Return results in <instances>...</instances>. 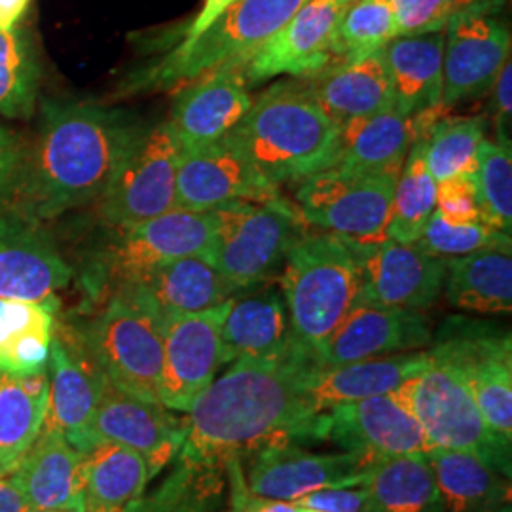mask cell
Returning <instances> with one entry per match:
<instances>
[{"mask_svg": "<svg viewBox=\"0 0 512 512\" xmlns=\"http://www.w3.org/2000/svg\"><path fill=\"white\" fill-rule=\"evenodd\" d=\"M313 366L293 344L279 357L234 361L186 412L181 461L215 465L274 440L304 437L315 418L308 393Z\"/></svg>", "mask_w": 512, "mask_h": 512, "instance_id": "1", "label": "cell"}, {"mask_svg": "<svg viewBox=\"0 0 512 512\" xmlns=\"http://www.w3.org/2000/svg\"><path fill=\"white\" fill-rule=\"evenodd\" d=\"M143 131V124L124 110L44 101L37 139L25 152L14 209L46 222L101 200Z\"/></svg>", "mask_w": 512, "mask_h": 512, "instance_id": "2", "label": "cell"}, {"mask_svg": "<svg viewBox=\"0 0 512 512\" xmlns=\"http://www.w3.org/2000/svg\"><path fill=\"white\" fill-rule=\"evenodd\" d=\"M338 133L308 82L281 80L262 92L222 141L279 186L334 164Z\"/></svg>", "mask_w": 512, "mask_h": 512, "instance_id": "3", "label": "cell"}, {"mask_svg": "<svg viewBox=\"0 0 512 512\" xmlns=\"http://www.w3.org/2000/svg\"><path fill=\"white\" fill-rule=\"evenodd\" d=\"M279 291L291 344L315 363L359 296V270L348 243L334 234H302L281 264Z\"/></svg>", "mask_w": 512, "mask_h": 512, "instance_id": "4", "label": "cell"}, {"mask_svg": "<svg viewBox=\"0 0 512 512\" xmlns=\"http://www.w3.org/2000/svg\"><path fill=\"white\" fill-rule=\"evenodd\" d=\"M429 353V366L389 391L391 399L418 421L433 448L471 452L511 480L512 440L484 420L458 366L437 348Z\"/></svg>", "mask_w": 512, "mask_h": 512, "instance_id": "5", "label": "cell"}, {"mask_svg": "<svg viewBox=\"0 0 512 512\" xmlns=\"http://www.w3.org/2000/svg\"><path fill=\"white\" fill-rule=\"evenodd\" d=\"M78 340L116 389L145 403L162 404L164 317L143 296L120 285Z\"/></svg>", "mask_w": 512, "mask_h": 512, "instance_id": "6", "label": "cell"}, {"mask_svg": "<svg viewBox=\"0 0 512 512\" xmlns=\"http://www.w3.org/2000/svg\"><path fill=\"white\" fill-rule=\"evenodd\" d=\"M308 0H238L203 35L179 44L133 86L171 90L222 67H243Z\"/></svg>", "mask_w": 512, "mask_h": 512, "instance_id": "7", "label": "cell"}, {"mask_svg": "<svg viewBox=\"0 0 512 512\" xmlns=\"http://www.w3.org/2000/svg\"><path fill=\"white\" fill-rule=\"evenodd\" d=\"M213 238L207 256L236 291L266 283L302 236L298 207L281 196L211 209Z\"/></svg>", "mask_w": 512, "mask_h": 512, "instance_id": "8", "label": "cell"}, {"mask_svg": "<svg viewBox=\"0 0 512 512\" xmlns=\"http://www.w3.org/2000/svg\"><path fill=\"white\" fill-rule=\"evenodd\" d=\"M395 177L368 175L330 165L296 190L302 219L357 243L387 239Z\"/></svg>", "mask_w": 512, "mask_h": 512, "instance_id": "9", "label": "cell"}, {"mask_svg": "<svg viewBox=\"0 0 512 512\" xmlns=\"http://www.w3.org/2000/svg\"><path fill=\"white\" fill-rule=\"evenodd\" d=\"M503 8L505 0H475L446 23L440 105L448 112L490 92L511 59V31Z\"/></svg>", "mask_w": 512, "mask_h": 512, "instance_id": "10", "label": "cell"}, {"mask_svg": "<svg viewBox=\"0 0 512 512\" xmlns=\"http://www.w3.org/2000/svg\"><path fill=\"white\" fill-rule=\"evenodd\" d=\"M181 152L169 120L145 129L101 196V219L118 230L173 211Z\"/></svg>", "mask_w": 512, "mask_h": 512, "instance_id": "11", "label": "cell"}, {"mask_svg": "<svg viewBox=\"0 0 512 512\" xmlns=\"http://www.w3.org/2000/svg\"><path fill=\"white\" fill-rule=\"evenodd\" d=\"M344 241L359 270L357 302L416 311L437 304L446 277L444 258L425 253L418 243L389 238L374 243Z\"/></svg>", "mask_w": 512, "mask_h": 512, "instance_id": "12", "label": "cell"}, {"mask_svg": "<svg viewBox=\"0 0 512 512\" xmlns=\"http://www.w3.org/2000/svg\"><path fill=\"white\" fill-rule=\"evenodd\" d=\"M304 437L330 440L376 465L384 459L427 454L433 446L418 421L389 393L332 406L311 420Z\"/></svg>", "mask_w": 512, "mask_h": 512, "instance_id": "13", "label": "cell"}, {"mask_svg": "<svg viewBox=\"0 0 512 512\" xmlns=\"http://www.w3.org/2000/svg\"><path fill=\"white\" fill-rule=\"evenodd\" d=\"M433 348L442 351L463 374L484 420L512 440V344L509 332L454 321Z\"/></svg>", "mask_w": 512, "mask_h": 512, "instance_id": "14", "label": "cell"}, {"mask_svg": "<svg viewBox=\"0 0 512 512\" xmlns=\"http://www.w3.org/2000/svg\"><path fill=\"white\" fill-rule=\"evenodd\" d=\"M184 437V421L175 418L164 404L139 401L105 378L80 452L99 442L122 444L147 461L148 478L152 480L179 456Z\"/></svg>", "mask_w": 512, "mask_h": 512, "instance_id": "15", "label": "cell"}, {"mask_svg": "<svg viewBox=\"0 0 512 512\" xmlns=\"http://www.w3.org/2000/svg\"><path fill=\"white\" fill-rule=\"evenodd\" d=\"M230 300L202 313L164 317L160 403L167 410L188 412L224 365L220 329Z\"/></svg>", "mask_w": 512, "mask_h": 512, "instance_id": "16", "label": "cell"}, {"mask_svg": "<svg viewBox=\"0 0 512 512\" xmlns=\"http://www.w3.org/2000/svg\"><path fill=\"white\" fill-rule=\"evenodd\" d=\"M372 467L355 452L311 454L287 440H274L258 448L245 486L260 499L296 501L327 488L363 486Z\"/></svg>", "mask_w": 512, "mask_h": 512, "instance_id": "17", "label": "cell"}, {"mask_svg": "<svg viewBox=\"0 0 512 512\" xmlns=\"http://www.w3.org/2000/svg\"><path fill=\"white\" fill-rule=\"evenodd\" d=\"M355 0H308L243 65L249 86L289 74L310 78L332 63L338 25Z\"/></svg>", "mask_w": 512, "mask_h": 512, "instance_id": "18", "label": "cell"}, {"mask_svg": "<svg viewBox=\"0 0 512 512\" xmlns=\"http://www.w3.org/2000/svg\"><path fill=\"white\" fill-rule=\"evenodd\" d=\"M73 277L44 222L16 209L0 213V298L46 302Z\"/></svg>", "mask_w": 512, "mask_h": 512, "instance_id": "19", "label": "cell"}, {"mask_svg": "<svg viewBox=\"0 0 512 512\" xmlns=\"http://www.w3.org/2000/svg\"><path fill=\"white\" fill-rule=\"evenodd\" d=\"M213 238L211 211L173 209L141 224L118 228L107 249V268L120 285L183 256L207 253Z\"/></svg>", "mask_w": 512, "mask_h": 512, "instance_id": "20", "label": "cell"}, {"mask_svg": "<svg viewBox=\"0 0 512 512\" xmlns=\"http://www.w3.org/2000/svg\"><path fill=\"white\" fill-rule=\"evenodd\" d=\"M277 196V186L224 141L181 152L175 209L211 211L226 203L268 202Z\"/></svg>", "mask_w": 512, "mask_h": 512, "instance_id": "21", "label": "cell"}, {"mask_svg": "<svg viewBox=\"0 0 512 512\" xmlns=\"http://www.w3.org/2000/svg\"><path fill=\"white\" fill-rule=\"evenodd\" d=\"M431 342V323L423 311L355 302L346 319L319 351L315 365H344L421 351Z\"/></svg>", "mask_w": 512, "mask_h": 512, "instance_id": "22", "label": "cell"}, {"mask_svg": "<svg viewBox=\"0 0 512 512\" xmlns=\"http://www.w3.org/2000/svg\"><path fill=\"white\" fill-rule=\"evenodd\" d=\"M253 107L243 67H222L181 88L171 110V126L183 150L222 141Z\"/></svg>", "mask_w": 512, "mask_h": 512, "instance_id": "23", "label": "cell"}, {"mask_svg": "<svg viewBox=\"0 0 512 512\" xmlns=\"http://www.w3.org/2000/svg\"><path fill=\"white\" fill-rule=\"evenodd\" d=\"M48 410L42 427L61 431L80 452L99 403L105 376L80 340L55 327L48 359Z\"/></svg>", "mask_w": 512, "mask_h": 512, "instance_id": "24", "label": "cell"}, {"mask_svg": "<svg viewBox=\"0 0 512 512\" xmlns=\"http://www.w3.org/2000/svg\"><path fill=\"white\" fill-rule=\"evenodd\" d=\"M122 285L143 296L162 317L202 313L238 293L207 253L171 260Z\"/></svg>", "mask_w": 512, "mask_h": 512, "instance_id": "25", "label": "cell"}, {"mask_svg": "<svg viewBox=\"0 0 512 512\" xmlns=\"http://www.w3.org/2000/svg\"><path fill=\"white\" fill-rule=\"evenodd\" d=\"M82 463L84 454L61 431L42 427L12 473L31 509L82 512Z\"/></svg>", "mask_w": 512, "mask_h": 512, "instance_id": "26", "label": "cell"}, {"mask_svg": "<svg viewBox=\"0 0 512 512\" xmlns=\"http://www.w3.org/2000/svg\"><path fill=\"white\" fill-rule=\"evenodd\" d=\"M429 363V349H421L344 365H315L308 384L313 412L317 416L338 404L385 395L404 380L420 374Z\"/></svg>", "mask_w": 512, "mask_h": 512, "instance_id": "27", "label": "cell"}, {"mask_svg": "<svg viewBox=\"0 0 512 512\" xmlns=\"http://www.w3.org/2000/svg\"><path fill=\"white\" fill-rule=\"evenodd\" d=\"M416 139H420V131L414 116H404L399 110L351 120L340 126L338 152L332 165L397 179Z\"/></svg>", "mask_w": 512, "mask_h": 512, "instance_id": "28", "label": "cell"}, {"mask_svg": "<svg viewBox=\"0 0 512 512\" xmlns=\"http://www.w3.org/2000/svg\"><path fill=\"white\" fill-rule=\"evenodd\" d=\"M224 365L238 359H272L291 348V329L281 291L266 287L232 296L220 329Z\"/></svg>", "mask_w": 512, "mask_h": 512, "instance_id": "29", "label": "cell"}, {"mask_svg": "<svg viewBox=\"0 0 512 512\" xmlns=\"http://www.w3.org/2000/svg\"><path fill=\"white\" fill-rule=\"evenodd\" d=\"M308 86L317 105L338 128L393 109L391 80L380 52L357 63L329 65L310 76Z\"/></svg>", "mask_w": 512, "mask_h": 512, "instance_id": "30", "label": "cell"}, {"mask_svg": "<svg viewBox=\"0 0 512 512\" xmlns=\"http://www.w3.org/2000/svg\"><path fill=\"white\" fill-rule=\"evenodd\" d=\"M393 90V109L404 116L439 107L444 31L401 35L380 52Z\"/></svg>", "mask_w": 512, "mask_h": 512, "instance_id": "31", "label": "cell"}, {"mask_svg": "<svg viewBox=\"0 0 512 512\" xmlns=\"http://www.w3.org/2000/svg\"><path fill=\"white\" fill-rule=\"evenodd\" d=\"M425 458L437 484L440 512H495L511 503L509 478L475 454L431 448Z\"/></svg>", "mask_w": 512, "mask_h": 512, "instance_id": "32", "label": "cell"}, {"mask_svg": "<svg viewBox=\"0 0 512 512\" xmlns=\"http://www.w3.org/2000/svg\"><path fill=\"white\" fill-rule=\"evenodd\" d=\"M82 512H126L145 492L147 461L116 442L82 452Z\"/></svg>", "mask_w": 512, "mask_h": 512, "instance_id": "33", "label": "cell"}, {"mask_svg": "<svg viewBox=\"0 0 512 512\" xmlns=\"http://www.w3.org/2000/svg\"><path fill=\"white\" fill-rule=\"evenodd\" d=\"M442 291L458 310L482 315L511 313V249H484L446 260Z\"/></svg>", "mask_w": 512, "mask_h": 512, "instance_id": "34", "label": "cell"}, {"mask_svg": "<svg viewBox=\"0 0 512 512\" xmlns=\"http://www.w3.org/2000/svg\"><path fill=\"white\" fill-rule=\"evenodd\" d=\"M48 370L8 374L0 370V471L12 473L37 440L48 410Z\"/></svg>", "mask_w": 512, "mask_h": 512, "instance_id": "35", "label": "cell"}, {"mask_svg": "<svg viewBox=\"0 0 512 512\" xmlns=\"http://www.w3.org/2000/svg\"><path fill=\"white\" fill-rule=\"evenodd\" d=\"M363 512H440L437 484L425 454H410L376 463L363 484Z\"/></svg>", "mask_w": 512, "mask_h": 512, "instance_id": "36", "label": "cell"}, {"mask_svg": "<svg viewBox=\"0 0 512 512\" xmlns=\"http://www.w3.org/2000/svg\"><path fill=\"white\" fill-rule=\"evenodd\" d=\"M435 196L437 183L425 164V143L420 137L408 150L395 183L387 238L399 243H416L435 211Z\"/></svg>", "mask_w": 512, "mask_h": 512, "instance_id": "37", "label": "cell"}, {"mask_svg": "<svg viewBox=\"0 0 512 512\" xmlns=\"http://www.w3.org/2000/svg\"><path fill=\"white\" fill-rule=\"evenodd\" d=\"M488 120L484 116H444L423 137L425 164L435 183L450 177H473L478 147L486 139Z\"/></svg>", "mask_w": 512, "mask_h": 512, "instance_id": "38", "label": "cell"}, {"mask_svg": "<svg viewBox=\"0 0 512 512\" xmlns=\"http://www.w3.org/2000/svg\"><path fill=\"white\" fill-rule=\"evenodd\" d=\"M397 37L399 23L391 0H355L338 25L330 65L363 61Z\"/></svg>", "mask_w": 512, "mask_h": 512, "instance_id": "39", "label": "cell"}, {"mask_svg": "<svg viewBox=\"0 0 512 512\" xmlns=\"http://www.w3.org/2000/svg\"><path fill=\"white\" fill-rule=\"evenodd\" d=\"M40 69L21 29H0V116L23 120L35 112Z\"/></svg>", "mask_w": 512, "mask_h": 512, "instance_id": "40", "label": "cell"}, {"mask_svg": "<svg viewBox=\"0 0 512 512\" xmlns=\"http://www.w3.org/2000/svg\"><path fill=\"white\" fill-rule=\"evenodd\" d=\"M476 160L473 183L482 220L511 236L512 147L484 139Z\"/></svg>", "mask_w": 512, "mask_h": 512, "instance_id": "41", "label": "cell"}, {"mask_svg": "<svg viewBox=\"0 0 512 512\" xmlns=\"http://www.w3.org/2000/svg\"><path fill=\"white\" fill-rule=\"evenodd\" d=\"M416 243L429 255L454 258L484 249H511V236L482 220L471 224H450L433 211Z\"/></svg>", "mask_w": 512, "mask_h": 512, "instance_id": "42", "label": "cell"}, {"mask_svg": "<svg viewBox=\"0 0 512 512\" xmlns=\"http://www.w3.org/2000/svg\"><path fill=\"white\" fill-rule=\"evenodd\" d=\"M401 35H421L444 31L459 10L475 0H391Z\"/></svg>", "mask_w": 512, "mask_h": 512, "instance_id": "43", "label": "cell"}, {"mask_svg": "<svg viewBox=\"0 0 512 512\" xmlns=\"http://www.w3.org/2000/svg\"><path fill=\"white\" fill-rule=\"evenodd\" d=\"M435 211L450 224H471L482 220L473 177H450L437 183Z\"/></svg>", "mask_w": 512, "mask_h": 512, "instance_id": "44", "label": "cell"}, {"mask_svg": "<svg viewBox=\"0 0 512 512\" xmlns=\"http://www.w3.org/2000/svg\"><path fill=\"white\" fill-rule=\"evenodd\" d=\"M57 308V298L46 302H21L0 298V348H4L23 330L37 327L40 323L55 321Z\"/></svg>", "mask_w": 512, "mask_h": 512, "instance_id": "45", "label": "cell"}, {"mask_svg": "<svg viewBox=\"0 0 512 512\" xmlns=\"http://www.w3.org/2000/svg\"><path fill=\"white\" fill-rule=\"evenodd\" d=\"M27 145L18 133L0 126V213L14 209L25 165Z\"/></svg>", "mask_w": 512, "mask_h": 512, "instance_id": "46", "label": "cell"}, {"mask_svg": "<svg viewBox=\"0 0 512 512\" xmlns=\"http://www.w3.org/2000/svg\"><path fill=\"white\" fill-rule=\"evenodd\" d=\"M365 486L327 488L304 495L294 503L315 512H363L366 505Z\"/></svg>", "mask_w": 512, "mask_h": 512, "instance_id": "47", "label": "cell"}, {"mask_svg": "<svg viewBox=\"0 0 512 512\" xmlns=\"http://www.w3.org/2000/svg\"><path fill=\"white\" fill-rule=\"evenodd\" d=\"M495 143L511 145L512 69L511 59L499 71L494 86Z\"/></svg>", "mask_w": 512, "mask_h": 512, "instance_id": "48", "label": "cell"}, {"mask_svg": "<svg viewBox=\"0 0 512 512\" xmlns=\"http://www.w3.org/2000/svg\"><path fill=\"white\" fill-rule=\"evenodd\" d=\"M234 490V512H315L306 509L294 501H279V499H260L247 492L245 478L236 476Z\"/></svg>", "mask_w": 512, "mask_h": 512, "instance_id": "49", "label": "cell"}, {"mask_svg": "<svg viewBox=\"0 0 512 512\" xmlns=\"http://www.w3.org/2000/svg\"><path fill=\"white\" fill-rule=\"evenodd\" d=\"M236 2L238 0H205L200 14L194 18L190 27L186 29V35H184L181 44H188V42H192V40H196L200 35H203Z\"/></svg>", "mask_w": 512, "mask_h": 512, "instance_id": "50", "label": "cell"}, {"mask_svg": "<svg viewBox=\"0 0 512 512\" xmlns=\"http://www.w3.org/2000/svg\"><path fill=\"white\" fill-rule=\"evenodd\" d=\"M29 509L31 505L14 473L0 476V512H27Z\"/></svg>", "mask_w": 512, "mask_h": 512, "instance_id": "51", "label": "cell"}, {"mask_svg": "<svg viewBox=\"0 0 512 512\" xmlns=\"http://www.w3.org/2000/svg\"><path fill=\"white\" fill-rule=\"evenodd\" d=\"M31 0H0V29H16L27 14Z\"/></svg>", "mask_w": 512, "mask_h": 512, "instance_id": "52", "label": "cell"}, {"mask_svg": "<svg viewBox=\"0 0 512 512\" xmlns=\"http://www.w3.org/2000/svg\"><path fill=\"white\" fill-rule=\"evenodd\" d=\"M495 512H512L511 511V503H507V505H503L501 509H497Z\"/></svg>", "mask_w": 512, "mask_h": 512, "instance_id": "53", "label": "cell"}, {"mask_svg": "<svg viewBox=\"0 0 512 512\" xmlns=\"http://www.w3.org/2000/svg\"><path fill=\"white\" fill-rule=\"evenodd\" d=\"M27 512H63V511H46V509H29Z\"/></svg>", "mask_w": 512, "mask_h": 512, "instance_id": "54", "label": "cell"}, {"mask_svg": "<svg viewBox=\"0 0 512 512\" xmlns=\"http://www.w3.org/2000/svg\"><path fill=\"white\" fill-rule=\"evenodd\" d=\"M4 475V473H2V471H0V476Z\"/></svg>", "mask_w": 512, "mask_h": 512, "instance_id": "55", "label": "cell"}]
</instances>
